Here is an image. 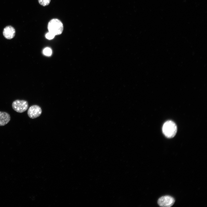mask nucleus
I'll return each instance as SVG.
<instances>
[{
  "label": "nucleus",
  "instance_id": "10",
  "mask_svg": "<svg viewBox=\"0 0 207 207\" xmlns=\"http://www.w3.org/2000/svg\"><path fill=\"white\" fill-rule=\"evenodd\" d=\"M55 36L53 33L49 32L46 34L45 37L48 39H51L54 38Z\"/></svg>",
  "mask_w": 207,
  "mask_h": 207
},
{
  "label": "nucleus",
  "instance_id": "7",
  "mask_svg": "<svg viewBox=\"0 0 207 207\" xmlns=\"http://www.w3.org/2000/svg\"><path fill=\"white\" fill-rule=\"evenodd\" d=\"M11 117L7 112L0 111V126H4L9 122Z\"/></svg>",
  "mask_w": 207,
  "mask_h": 207
},
{
  "label": "nucleus",
  "instance_id": "6",
  "mask_svg": "<svg viewBox=\"0 0 207 207\" xmlns=\"http://www.w3.org/2000/svg\"><path fill=\"white\" fill-rule=\"evenodd\" d=\"M3 34L6 39H11L14 38L15 35V29L12 26H7L4 28L3 31Z\"/></svg>",
  "mask_w": 207,
  "mask_h": 207
},
{
  "label": "nucleus",
  "instance_id": "4",
  "mask_svg": "<svg viewBox=\"0 0 207 207\" xmlns=\"http://www.w3.org/2000/svg\"><path fill=\"white\" fill-rule=\"evenodd\" d=\"M175 202L173 198L169 195H166L160 198L158 200V204L160 206L169 207L172 206Z\"/></svg>",
  "mask_w": 207,
  "mask_h": 207
},
{
  "label": "nucleus",
  "instance_id": "1",
  "mask_svg": "<svg viewBox=\"0 0 207 207\" xmlns=\"http://www.w3.org/2000/svg\"><path fill=\"white\" fill-rule=\"evenodd\" d=\"M177 127L175 123L172 120H168L163 124L162 131L164 135L168 138H172L176 135Z\"/></svg>",
  "mask_w": 207,
  "mask_h": 207
},
{
  "label": "nucleus",
  "instance_id": "9",
  "mask_svg": "<svg viewBox=\"0 0 207 207\" xmlns=\"http://www.w3.org/2000/svg\"><path fill=\"white\" fill-rule=\"evenodd\" d=\"M51 0H38L39 3L44 6H47L49 4Z\"/></svg>",
  "mask_w": 207,
  "mask_h": 207
},
{
  "label": "nucleus",
  "instance_id": "5",
  "mask_svg": "<svg viewBox=\"0 0 207 207\" xmlns=\"http://www.w3.org/2000/svg\"><path fill=\"white\" fill-rule=\"evenodd\" d=\"M42 110L40 107L37 105L31 106L29 108L27 114L29 118L32 119L39 117L41 114Z\"/></svg>",
  "mask_w": 207,
  "mask_h": 207
},
{
  "label": "nucleus",
  "instance_id": "8",
  "mask_svg": "<svg viewBox=\"0 0 207 207\" xmlns=\"http://www.w3.org/2000/svg\"><path fill=\"white\" fill-rule=\"evenodd\" d=\"M43 54L47 56H50L52 54V50L49 47H46L45 48L43 51Z\"/></svg>",
  "mask_w": 207,
  "mask_h": 207
},
{
  "label": "nucleus",
  "instance_id": "2",
  "mask_svg": "<svg viewBox=\"0 0 207 207\" xmlns=\"http://www.w3.org/2000/svg\"><path fill=\"white\" fill-rule=\"evenodd\" d=\"M49 32L55 35L61 34L63 30L62 22L57 19H53L50 21L48 25Z\"/></svg>",
  "mask_w": 207,
  "mask_h": 207
},
{
  "label": "nucleus",
  "instance_id": "3",
  "mask_svg": "<svg viewBox=\"0 0 207 207\" xmlns=\"http://www.w3.org/2000/svg\"><path fill=\"white\" fill-rule=\"evenodd\" d=\"M28 105L27 101L24 100H16L12 102V107L17 112L22 113L28 109Z\"/></svg>",
  "mask_w": 207,
  "mask_h": 207
}]
</instances>
